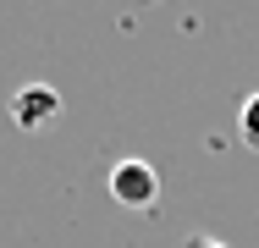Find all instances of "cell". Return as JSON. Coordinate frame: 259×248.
<instances>
[{"instance_id": "1", "label": "cell", "mask_w": 259, "mask_h": 248, "mask_svg": "<svg viewBox=\"0 0 259 248\" xmlns=\"http://www.w3.org/2000/svg\"><path fill=\"white\" fill-rule=\"evenodd\" d=\"M110 198H116L121 210H155L160 171L149 160H116V166H110Z\"/></svg>"}, {"instance_id": "2", "label": "cell", "mask_w": 259, "mask_h": 248, "mask_svg": "<svg viewBox=\"0 0 259 248\" xmlns=\"http://www.w3.org/2000/svg\"><path fill=\"white\" fill-rule=\"evenodd\" d=\"M6 110H11V121H17L22 133H45L55 116H61V94H55L50 83H22Z\"/></svg>"}, {"instance_id": "3", "label": "cell", "mask_w": 259, "mask_h": 248, "mask_svg": "<svg viewBox=\"0 0 259 248\" xmlns=\"http://www.w3.org/2000/svg\"><path fill=\"white\" fill-rule=\"evenodd\" d=\"M237 138L248 149H259V94L243 99V110H237Z\"/></svg>"}, {"instance_id": "4", "label": "cell", "mask_w": 259, "mask_h": 248, "mask_svg": "<svg viewBox=\"0 0 259 248\" xmlns=\"http://www.w3.org/2000/svg\"><path fill=\"white\" fill-rule=\"evenodd\" d=\"M182 248H226V243H215V237H188Z\"/></svg>"}]
</instances>
